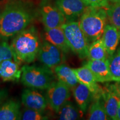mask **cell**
<instances>
[{
    "mask_svg": "<svg viewBox=\"0 0 120 120\" xmlns=\"http://www.w3.org/2000/svg\"><path fill=\"white\" fill-rule=\"evenodd\" d=\"M34 15L28 6L13 1L6 6L0 16V39L7 41L16 36L28 26Z\"/></svg>",
    "mask_w": 120,
    "mask_h": 120,
    "instance_id": "6da1fadb",
    "label": "cell"
},
{
    "mask_svg": "<svg viewBox=\"0 0 120 120\" xmlns=\"http://www.w3.org/2000/svg\"><path fill=\"white\" fill-rule=\"evenodd\" d=\"M41 45L38 32L31 27L13 37L11 46L19 62L30 64L37 57Z\"/></svg>",
    "mask_w": 120,
    "mask_h": 120,
    "instance_id": "7a4b0ae2",
    "label": "cell"
},
{
    "mask_svg": "<svg viewBox=\"0 0 120 120\" xmlns=\"http://www.w3.org/2000/svg\"><path fill=\"white\" fill-rule=\"evenodd\" d=\"M107 19L106 10L102 7H86L81 16L79 25L89 42L102 37Z\"/></svg>",
    "mask_w": 120,
    "mask_h": 120,
    "instance_id": "3957f363",
    "label": "cell"
},
{
    "mask_svg": "<svg viewBox=\"0 0 120 120\" xmlns=\"http://www.w3.org/2000/svg\"><path fill=\"white\" fill-rule=\"evenodd\" d=\"M21 70V82L28 88L47 90L55 79L52 71L45 66L25 64Z\"/></svg>",
    "mask_w": 120,
    "mask_h": 120,
    "instance_id": "277c9868",
    "label": "cell"
},
{
    "mask_svg": "<svg viewBox=\"0 0 120 120\" xmlns=\"http://www.w3.org/2000/svg\"><path fill=\"white\" fill-rule=\"evenodd\" d=\"M69 47L81 59L87 57L90 42L79 25V22H66L61 26Z\"/></svg>",
    "mask_w": 120,
    "mask_h": 120,
    "instance_id": "5b68a950",
    "label": "cell"
},
{
    "mask_svg": "<svg viewBox=\"0 0 120 120\" xmlns=\"http://www.w3.org/2000/svg\"><path fill=\"white\" fill-rule=\"evenodd\" d=\"M71 96L70 88L63 82L53 81L46 91L48 103L55 112L58 113L63 105Z\"/></svg>",
    "mask_w": 120,
    "mask_h": 120,
    "instance_id": "8992f818",
    "label": "cell"
},
{
    "mask_svg": "<svg viewBox=\"0 0 120 120\" xmlns=\"http://www.w3.org/2000/svg\"><path fill=\"white\" fill-rule=\"evenodd\" d=\"M64 54L59 48L43 40L41 42L37 57L45 66L52 68L64 62Z\"/></svg>",
    "mask_w": 120,
    "mask_h": 120,
    "instance_id": "52a82bcc",
    "label": "cell"
},
{
    "mask_svg": "<svg viewBox=\"0 0 120 120\" xmlns=\"http://www.w3.org/2000/svg\"><path fill=\"white\" fill-rule=\"evenodd\" d=\"M40 13L45 27H60L66 22L65 18L59 9L47 1L42 3Z\"/></svg>",
    "mask_w": 120,
    "mask_h": 120,
    "instance_id": "ba28073f",
    "label": "cell"
},
{
    "mask_svg": "<svg viewBox=\"0 0 120 120\" xmlns=\"http://www.w3.org/2000/svg\"><path fill=\"white\" fill-rule=\"evenodd\" d=\"M55 6L64 16L66 22L74 21L87 6L83 0H56Z\"/></svg>",
    "mask_w": 120,
    "mask_h": 120,
    "instance_id": "9c48e42d",
    "label": "cell"
},
{
    "mask_svg": "<svg viewBox=\"0 0 120 120\" xmlns=\"http://www.w3.org/2000/svg\"><path fill=\"white\" fill-rule=\"evenodd\" d=\"M84 66L91 70L97 82H118L111 72L108 58L105 60H89Z\"/></svg>",
    "mask_w": 120,
    "mask_h": 120,
    "instance_id": "30bf717a",
    "label": "cell"
},
{
    "mask_svg": "<svg viewBox=\"0 0 120 120\" xmlns=\"http://www.w3.org/2000/svg\"><path fill=\"white\" fill-rule=\"evenodd\" d=\"M103 105L109 119L117 120L118 107L120 104V94L118 87L116 85H111L103 92Z\"/></svg>",
    "mask_w": 120,
    "mask_h": 120,
    "instance_id": "8fae6325",
    "label": "cell"
},
{
    "mask_svg": "<svg viewBox=\"0 0 120 120\" xmlns=\"http://www.w3.org/2000/svg\"><path fill=\"white\" fill-rule=\"evenodd\" d=\"M22 103L26 108L44 111L48 103L46 97L34 88L23 90L21 96Z\"/></svg>",
    "mask_w": 120,
    "mask_h": 120,
    "instance_id": "7c38bea8",
    "label": "cell"
},
{
    "mask_svg": "<svg viewBox=\"0 0 120 120\" xmlns=\"http://www.w3.org/2000/svg\"><path fill=\"white\" fill-rule=\"evenodd\" d=\"M43 40L59 48L64 53L70 51V49L61 27L53 28L45 27Z\"/></svg>",
    "mask_w": 120,
    "mask_h": 120,
    "instance_id": "4fadbf2b",
    "label": "cell"
},
{
    "mask_svg": "<svg viewBox=\"0 0 120 120\" xmlns=\"http://www.w3.org/2000/svg\"><path fill=\"white\" fill-rule=\"evenodd\" d=\"M19 63L13 60H6L0 64V79L4 82L17 81L21 77Z\"/></svg>",
    "mask_w": 120,
    "mask_h": 120,
    "instance_id": "5bb4252c",
    "label": "cell"
},
{
    "mask_svg": "<svg viewBox=\"0 0 120 120\" xmlns=\"http://www.w3.org/2000/svg\"><path fill=\"white\" fill-rule=\"evenodd\" d=\"M79 83L87 87L92 94L98 97L101 89L97 84V81L94 75L88 67L83 66L81 67L73 69Z\"/></svg>",
    "mask_w": 120,
    "mask_h": 120,
    "instance_id": "9a60e30c",
    "label": "cell"
},
{
    "mask_svg": "<svg viewBox=\"0 0 120 120\" xmlns=\"http://www.w3.org/2000/svg\"><path fill=\"white\" fill-rule=\"evenodd\" d=\"M102 40L109 56L116 51L120 41V31L111 24H107L102 36Z\"/></svg>",
    "mask_w": 120,
    "mask_h": 120,
    "instance_id": "2e32d148",
    "label": "cell"
},
{
    "mask_svg": "<svg viewBox=\"0 0 120 120\" xmlns=\"http://www.w3.org/2000/svg\"><path fill=\"white\" fill-rule=\"evenodd\" d=\"M22 112L19 101L10 99L0 107V120H21Z\"/></svg>",
    "mask_w": 120,
    "mask_h": 120,
    "instance_id": "e0dca14e",
    "label": "cell"
},
{
    "mask_svg": "<svg viewBox=\"0 0 120 120\" xmlns=\"http://www.w3.org/2000/svg\"><path fill=\"white\" fill-rule=\"evenodd\" d=\"M73 94L80 111L85 113L92 100V93L87 87L79 83L73 89Z\"/></svg>",
    "mask_w": 120,
    "mask_h": 120,
    "instance_id": "ac0fdd59",
    "label": "cell"
},
{
    "mask_svg": "<svg viewBox=\"0 0 120 120\" xmlns=\"http://www.w3.org/2000/svg\"><path fill=\"white\" fill-rule=\"evenodd\" d=\"M54 71L58 81L66 85L70 89H73L79 83L73 69L65 64H61L54 68Z\"/></svg>",
    "mask_w": 120,
    "mask_h": 120,
    "instance_id": "d6986e66",
    "label": "cell"
},
{
    "mask_svg": "<svg viewBox=\"0 0 120 120\" xmlns=\"http://www.w3.org/2000/svg\"><path fill=\"white\" fill-rule=\"evenodd\" d=\"M108 55L109 53L101 39H98L90 44L87 56L89 60H107Z\"/></svg>",
    "mask_w": 120,
    "mask_h": 120,
    "instance_id": "ffe728a7",
    "label": "cell"
},
{
    "mask_svg": "<svg viewBox=\"0 0 120 120\" xmlns=\"http://www.w3.org/2000/svg\"><path fill=\"white\" fill-rule=\"evenodd\" d=\"M88 119L90 120H109L105 109L103 101L102 102L98 96L91 104L90 107Z\"/></svg>",
    "mask_w": 120,
    "mask_h": 120,
    "instance_id": "44dd1931",
    "label": "cell"
},
{
    "mask_svg": "<svg viewBox=\"0 0 120 120\" xmlns=\"http://www.w3.org/2000/svg\"><path fill=\"white\" fill-rule=\"evenodd\" d=\"M57 113L59 115V120H75L80 117L79 110L72 102L69 101L63 105Z\"/></svg>",
    "mask_w": 120,
    "mask_h": 120,
    "instance_id": "7402d4cb",
    "label": "cell"
},
{
    "mask_svg": "<svg viewBox=\"0 0 120 120\" xmlns=\"http://www.w3.org/2000/svg\"><path fill=\"white\" fill-rule=\"evenodd\" d=\"M106 12L110 24L120 31V2L108 6Z\"/></svg>",
    "mask_w": 120,
    "mask_h": 120,
    "instance_id": "603a6c76",
    "label": "cell"
},
{
    "mask_svg": "<svg viewBox=\"0 0 120 120\" xmlns=\"http://www.w3.org/2000/svg\"><path fill=\"white\" fill-rule=\"evenodd\" d=\"M109 70L112 75L120 82V48L108 58Z\"/></svg>",
    "mask_w": 120,
    "mask_h": 120,
    "instance_id": "cb8c5ba5",
    "label": "cell"
},
{
    "mask_svg": "<svg viewBox=\"0 0 120 120\" xmlns=\"http://www.w3.org/2000/svg\"><path fill=\"white\" fill-rule=\"evenodd\" d=\"M6 60H13L20 64L13 52L11 46L6 41H0V64Z\"/></svg>",
    "mask_w": 120,
    "mask_h": 120,
    "instance_id": "d4e9b609",
    "label": "cell"
},
{
    "mask_svg": "<svg viewBox=\"0 0 120 120\" xmlns=\"http://www.w3.org/2000/svg\"><path fill=\"white\" fill-rule=\"evenodd\" d=\"M21 120H46L48 116L45 115L43 111L26 108L22 112Z\"/></svg>",
    "mask_w": 120,
    "mask_h": 120,
    "instance_id": "484cf974",
    "label": "cell"
},
{
    "mask_svg": "<svg viewBox=\"0 0 120 120\" xmlns=\"http://www.w3.org/2000/svg\"><path fill=\"white\" fill-rule=\"evenodd\" d=\"M87 6L105 7L109 6V0H83Z\"/></svg>",
    "mask_w": 120,
    "mask_h": 120,
    "instance_id": "4316f807",
    "label": "cell"
},
{
    "mask_svg": "<svg viewBox=\"0 0 120 120\" xmlns=\"http://www.w3.org/2000/svg\"><path fill=\"white\" fill-rule=\"evenodd\" d=\"M8 95V92L6 88L0 90V107L6 101Z\"/></svg>",
    "mask_w": 120,
    "mask_h": 120,
    "instance_id": "83f0119b",
    "label": "cell"
},
{
    "mask_svg": "<svg viewBox=\"0 0 120 120\" xmlns=\"http://www.w3.org/2000/svg\"><path fill=\"white\" fill-rule=\"evenodd\" d=\"M117 120H120V104L118 107L117 111Z\"/></svg>",
    "mask_w": 120,
    "mask_h": 120,
    "instance_id": "f1b7e54d",
    "label": "cell"
},
{
    "mask_svg": "<svg viewBox=\"0 0 120 120\" xmlns=\"http://www.w3.org/2000/svg\"><path fill=\"white\" fill-rule=\"evenodd\" d=\"M109 1H110L112 4H115V3L120 2V0H109Z\"/></svg>",
    "mask_w": 120,
    "mask_h": 120,
    "instance_id": "f546056e",
    "label": "cell"
},
{
    "mask_svg": "<svg viewBox=\"0 0 120 120\" xmlns=\"http://www.w3.org/2000/svg\"><path fill=\"white\" fill-rule=\"evenodd\" d=\"M118 90H119V92H120V84L119 86H118Z\"/></svg>",
    "mask_w": 120,
    "mask_h": 120,
    "instance_id": "4dcf8cb0",
    "label": "cell"
},
{
    "mask_svg": "<svg viewBox=\"0 0 120 120\" xmlns=\"http://www.w3.org/2000/svg\"><path fill=\"white\" fill-rule=\"evenodd\" d=\"M11 1H15V0H11Z\"/></svg>",
    "mask_w": 120,
    "mask_h": 120,
    "instance_id": "1f68e13d",
    "label": "cell"
}]
</instances>
